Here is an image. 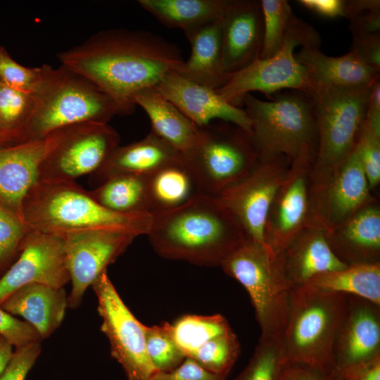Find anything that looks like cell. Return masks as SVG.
Instances as JSON below:
<instances>
[{
    "instance_id": "bcb514c9",
    "label": "cell",
    "mask_w": 380,
    "mask_h": 380,
    "mask_svg": "<svg viewBox=\"0 0 380 380\" xmlns=\"http://www.w3.org/2000/svg\"><path fill=\"white\" fill-rule=\"evenodd\" d=\"M336 369H327L305 364L284 362L279 380H341Z\"/></svg>"
},
{
    "instance_id": "4dcf8cb0",
    "label": "cell",
    "mask_w": 380,
    "mask_h": 380,
    "mask_svg": "<svg viewBox=\"0 0 380 380\" xmlns=\"http://www.w3.org/2000/svg\"><path fill=\"white\" fill-rule=\"evenodd\" d=\"M305 284L328 292L360 297L380 305V262L348 265L315 277Z\"/></svg>"
},
{
    "instance_id": "5bb4252c",
    "label": "cell",
    "mask_w": 380,
    "mask_h": 380,
    "mask_svg": "<svg viewBox=\"0 0 380 380\" xmlns=\"http://www.w3.org/2000/svg\"><path fill=\"white\" fill-rule=\"evenodd\" d=\"M316 150L305 146L289 164L272 200L264 229L265 246L284 251L310 222V172Z\"/></svg>"
},
{
    "instance_id": "ab89813d",
    "label": "cell",
    "mask_w": 380,
    "mask_h": 380,
    "mask_svg": "<svg viewBox=\"0 0 380 380\" xmlns=\"http://www.w3.org/2000/svg\"><path fill=\"white\" fill-rule=\"evenodd\" d=\"M355 149L372 191L380 183V130L364 121Z\"/></svg>"
},
{
    "instance_id": "60d3db41",
    "label": "cell",
    "mask_w": 380,
    "mask_h": 380,
    "mask_svg": "<svg viewBox=\"0 0 380 380\" xmlns=\"http://www.w3.org/2000/svg\"><path fill=\"white\" fill-rule=\"evenodd\" d=\"M42 75V67L27 68L17 63L0 46V82L22 91L34 93L39 85Z\"/></svg>"
},
{
    "instance_id": "b9f144b4",
    "label": "cell",
    "mask_w": 380,
    "mask_h": 380,
    "mask_svg": "<svg viewBox=\"0 0 380 380\" xmlns=\"http://www.w3.org/2000/svg\"><path fill=\"white\" fill-rule=\"evenodd\" d=\"M344 17L350 20L352 36L380 33L379 0L346 1Z\"/></svg>"
},
{
    "instance_id": "d590c367",
    "label": "cell",
    "mask_w": 380,
    "mask_h": 380,
    "mask_svg": "<svg viewBox=\"0 0 380 380\" xmlns=\"http://www.w3.org/2000/svg\"><path fill=\"white\" fill-rule=\"evenodd\" d=\"M260 4L264 34L260 58L265 59L280 49L296 15L286 0H261Z\"/></svg>"
},
{
    "instance_id": "52a82bcc",
    "label": "cell",
    "mask_w": 380,
    "mask_h": 380,
    "mask_svg": "<svg viewBox=\"0 0 380 380\" xmlns=\"http://www.w3.org/2000/svg\"><path fill=\"white\" fill-rule=\"evenodd\" d=\"M220 267L248 293L260 338L281 340L293 287L281 272L276 255L265 245L246 238Z\"/></svg>"
},
{
    "instance_id": "f546056e",
    "label": "cell",
    "mask_w": 380,
    "mask_h": 380,
    "mask_svg": "<svg viewBox=\"0 0 380 380\" xmlns=\"http://www.w3.org/2000/svg\"><path fill=\"white\" fill-rule=\"evenodd\" d=\"M148 176L118 175L107 179L89 192L98 203L113 212L151 213Z\"/></svg>"
},
{
    "instance_id": "681fc988",
    "label": "cell",
    "mask_w": 380,
    "mask_h": 380,
    "mask_svg": "<svg viewBox=\"0 0 380 380\" xmlns=\"http://www.w3.org/2000/svg\"><path fill=\"white\" fill-rule=\"evenodd\" d=\"M365 121L371 127L380 130V81L372 85Z\"/></svg>"
},
{
    "instance_id": "6da1fadb",
    "label": "cell",
    "mask_w": 380,
    "mask_h": 380,
    "mask_svg": "<svg viewBox=\"0 0 380 380\" xmlns=\"http://www.w3.org/2000/svg\"><path fill=\"white\" fill-rule=\"evenodd\" d=\"M57 57L111 96L124 115L134 110L138 91L156 87L184 62L179 49L162 37L127 29L100 31Z\"/></svg>"
},
{
    "instance_id": "f1b7e54d",
    "label": "cell",
    "mask_w": 380,
    "mask_h": 380,
    "mask_svg": "<svg viewBox=\"0 0 380 380\" xmlns=\"http://www.w3.org/2000/svg\"><path fill=\"white\" fill-rule=\"evenodd\" d=\"M138 2L165 26L182 30L188 39L201 28L220 20L230 0H139Z\"/></svg>"
},
{
    "instance_id": "1f68e13d",
    "label": "cell",
    "mask_w": 380,
    "mask_h": 380,
    "mask_svg": "<svg viewBox=\"0 0 380 380\" xmlns=\"http://www.w3.org/2000/svg\"><path fill=\"white\" fill-rule=\"evenodd\" d=\"M151 213L175 209L201 194L184 160L148 176Z\"/></svg>"
},
{
    "instance_id": "d6a6232c",
    "label": "cell",
    "mask_w": 380,
    "mask_h": 380,
    "mask_svg": "<svg viewBox=\"0 0 380 380\" xmlns=\"http://www.w3.org/2000/svg\"><path fill=\"white\" fill-rule=\"evenodd\" d=\"M231 329L225 317L220 314L184 315L172 324L173 338L186 357L210 339Z\"/></svg>"
},
{
    "instance_id": "83f0119b",
    "label": "cell",
    "mask_w": 380,
    "mask_h": 380,
    "mask_svg": "<svg viewBox=\"0 0 380 380\" xmlns=\"http://www.w3.org/2000/svg\"><path fill=\"white\" fill-rule=\"evenodd\" d=\"M221 20L201 28L188 38L191 55L175 73L214 89L227 82L229 75L224 73L222 65Z\"/></svg>"
},
{
    "instance_id": "7bdbcfd3",
    "label": "cell",
    "mask_w": 380,
    "mask_h": 380,
    "mask_svg": "<svg viewBox=\"0 0 380 380\" xmlns=\"http://www.w3.org/2000/svg\"><path fill=\"white\" fill-rule=\"evenodd\" d=\"M0 336L4 337L15 349L42 340L29 323L15 318L1 307Z\"/></svg>"
},
{
    "instance_id": "277c9868",
    "label": "cell",
    "mask_w": 380,
    "mask_h": 380,
    "mask_svg": "<svg viewBox=\"0 0 380 380\" xmlns=\"http://www.w3.org/2000/svg\"><path fill=\"white\" fill-rule=\"evenodd\" d=\"M41 67L42 79L33 93V110L12 145L42 139L66 127L108 123L115 115H124L111 96L83 75L63 65Z\"/></svg>"
},
{
    "instance_id": "ba28073f",
    "label": "cell",
    "mask_w": 380,
    "mask_h": 380,
    "mask_svg": "<svg viewBox=\"0 0 380 380\" xmlns=\"http://www.w3.org/2000/svg\"><path fill=\"white\" fill-rule=\"evenodd\" d=\"M372 85L319 87L308 93L317 128L310 176L332 170L354 151L365 119Z\"/></svg>"
},
{
    "instance_id": "f5cc1de1",
    "label": "cell",
    "mask_w": 380,
    "mask_h": 380,
    "mask_svg": "<svg viewBox=\"0 0 380 380\" xmlns=\"http://www.w3.org/2000/svg\"><path fill=\"white\" fill-rule=\"evenodd\" d=\"M342 377V376H341ZM341 380H344L343 378H341Z\"/></svg>"
},
{
    "instance_id": "ffe728a7",
    "label": "cell",
    "mask_w": 380,
    "mask_h": 380,
    "mask_svg": "<svg viewBox=\"0 0 380 380\" xmlns=\"http://www.w3.org/2000/svg\"><path fill=\"white\" fill-rule=\"evenodd\" d=\"M222 65L230 75L260 58L263 43L260 1L230 0L221 20Z\"/></svg>"
},
{
    "instance_id": "3957f363",
    "label": "cell",
    "mask_w": 380,
    "mask_h": 380,
    "mask_svg": "<svg viewBox=\"0 0 380 380\" xmlns=\"http://www.w3.org/2000/svg\"><path fill=\"white\" fill-rule=\"evenodd\" d=\"M148 213L120 214L98 203L73 182H37L25 197L23 218L30 229L62 236L84 231L108 230L147 235Z\"/></svg>"
},
{
    "instance_id": "ee69618b",
    "label": "cell",
    "mask_w": 380,
    "mask_h": 380,
    "mask_svg": "<svg viewBox=\"0 0 380 380\" xmlns=\"http://www.w3.org/2000/svg\"><path fill=\"white\" fill-rule=\"evenodd\" d=\"M41 341L15 348L6 367L0 375V380H25L41 350Z\"/></svg>"
},
{
    "instance_id": "8992f818",
    "label": "cell",
    "mask_w": 380,
    "mask_h": 380,
    "mask_svg": "<svg viewBox=\"0 0 380 380\" xmlns=\"http://www.w3.org/2000/svg\"><path fill=\"white\" fill-rule=\"evenodd\" d=\"M270 101L246 94L242 103L251 121L248 133L260 160L286 157L291 163L305 146L317 150V128L310 95L293 90Z\"/></svg>"
},
{
    "instance_id": "9c48e42d",
    "label": "cell",
    "mask_w": 380,
    "mask_h": 380,
    "mask_svg": "<svg viewBox=\"0 0 380 380\" xmlns=\"http://www.w3.org/2000/svg\"><path fill=\"white\" fill-rule=\"evenodd\" d=\"M184 158L200 192L213 196L246 177L260 160L248 133L227 122L200 127Z\"/></svg>"
},
{
    "instance_id": "30bf717a",
    "label": "cell",
    "mask_w": 380,
    "mask_h": 380,
    "mask_svg": "<svg viewBox=\"0 0 380 380\" xmlns=\"http://www.w3.org/2000/svg\"><path fill=\"white\" fill-rule=\"evenodd\" d=\"M321 38L315 28L297 16L292 22L280 49L272 56L258 58L245 68L229 75L216 91L229 103L237 106L253 91L271 100L284 89L311 93L314 91L306 69L296 58L294 49H319Z\"/></svg>"
},
{
    "instance_id": "c3c4849f",
    "label": "cell",
    "mask_w": 380,
    "mask_h": 380,
    "mask_svg": "<svg viewBox=\"0 0 380 380\" xmlns=\"http://www.w3.org/2000/svg\"><path fill=\"white\" fill-rule=\"evenodd\" d=\"M298 2L307 9L326 18L344 16L346 1L300 0Z\"/></svg>"
},
{
    "instance_id": "44dd1931",
    "label": "cell",
    "mask_w": 380,
    "mask_h": 380,
    "mask_svg": "<svg viewBox=\"0 0 380 380\" xmlns=\"http://www.w3.org/2000/svg\"><path fill=\"white\" fill-rule=\"evenodd\" d=\"M155 88L198 127L218 119L248 133L251 131V121L245 110L229 103L213 88L188 80L175 72L166 75Z\"/></svg>"
},
{
    "instance_id": "f907efd6",
    "label": "cell",
    "mask_w": 380,
    "mask_h": 380,
    "mask_svg": "<svg viewBox=\"0 0 380 380\" xmlns=\"http://www.w3.org/2000/svg\"><path fill=\"white\" fill-rule=\"evenodd\" d=\"M341 376L344 380H380V358Z\"/></svg>"
},
{
    "instance_id": "8fae6325",
    "label": "cell",
    "mask_w": 380,
    "mask_h": 380,
    "mask_svg": "<svg viewBox=\"0 0 380 380\" xmlns=\"http://www.w3.org/2000/svg\"><path fill=\"white\" fill-rule=\"evenodd\" d=\"M91 286L102 318L101 329L108 339L111 355L122 367L127 380H146L157 370L146 353L145 325L126 306L107 270Z\"/></svg>"
},
{
    "instance_id": "484cf974",
    "label": "cell",
    "mask_w": 380,
    "mask_h": 380,
    "mask_svg": "<svg viewBox=\"0 0 380 380\" xmlns=\"http://www.w3.org/2000/svg\"><path fill=\"white\" fill-rule=\"evenodd\" d=\"M306 69L314 89L319 87L370 86L379 79V72L350 51L338 57L329 56L319 49L302 48L295 53Z\"/></svg>"
},
{
    "instance_id": "2e32d148",
    "label": "cell",
    "mask_w": 380,
    "mask_h": 380,
    "mask_svg": "<svg viewBox=\"0 0 380 380\" xmlns=\"http://www.w3.org/2000/svg\"><path fill=\"white\" fill-rule=\"evenodd\" d=\"M66 263L72 283L68 306L77 308L87 289L114 262L137 237L119 231L94 230L66 234Z\"/></svg>"
},
{
    "instance_id": "8d00e7d4",
    "label": "cell",
    "mask_w": 380,
    "mask_h": 380,
    "mask_svg": "<svg viewBox=\"0 0 380 380\" xmlns=\"http://www.w3.org/2000/svg\"><path fill=\"white\" fill-rule=\"evenodd\" d=\"M146 350L157 371H170L182 363L186 357L172 335V324L144 326Z\"/></svg>"
},
{
    "instance_id": "5b68a950",
    "label": "cell",
    "mask_w": 380,
    "mask_h": 380,
    "mask_svg": "<svg viewBox=\"0 0 380 380\" xmlns=\"http://www.w3.org/2000/svg\"><path fill=\"white\" fill-rule=\"evenodd\" d=\"M347 303L348 295L343 293L307 284L294 286L281 338L285 362L335 369L334 343Z\"/></svg>"
},
{
    "instance_id": "816d5d0a",
    "label": "cell",
    "mask_w": 380,
    "mask_h": 380,
    "mask_svg": "<svg viewBox=\"0 0 380 380\" xmlns=\"http://www.w3.org/2000/svg\"><path fill=\"white\" fill-rule=\"evenodd\" d=\"M13 353V346L0 336V375L6 367Z\"/></svg>"
},
{
    "instance_id": "e575fe53",
    "label": "cell",
    "mask_w": 380,
    "mask_h": 380,
    "mask_svg": "<svg viewBox=\"0 0 380 380\" xmlns=\"http://www.w3.org/2000/svg\"><path fill=\"white\" fill-rule=\"evenodd\" d=\"M241 350L236 335L231 329L210 339L189 357L204 369L227 378Z\"/></svg>"
},
{
    "instance_id": "e0dca14e",
    "label": "cell",
    "mask_w": 380,
    "mask_h": 380,
    "mask_svg": "<svg viewBox=\"0 0 380 380\" xmlns=\"http://www.w3.org/2000/svg\"><path fill=\"white\" fill-rule=\"evenodd\" d=\"M69 281L63 239L30 229L22 243L18 259L0 277V305L25 284L63 288Z\"/></svg>"
},
{
    "instance_id": "7a4b0ae2",
    "label": "cell",
    "mask_w": 380,
    "mask_h": 380,
    "mask_svg": "<svg viewBox=\"0 0 380 380\" xmlns=\"http://www.w3.org/2000/svg\"><path fill=\"white\" fill-rule=\"evenodd\" d=\"M147 234L161 257L200 266H220L246 236L217 196L198 194L173 210L152 214Z\"/></svg>"
},
{
    "instance_id": "d6986e66",
    "label": "cell",
    "mask_w": 380,
    "mask_h": 380,
    "mask_svg": "<svg viewBox=\"0 0 380 380\" xmlns=\"http://www.w3.org/2000/svg\"><path fill=\"white\" fill-rule=\"evenodd\" d=\"M68 128L38 140L0 147V204L23 220V202L38 182L41 164Z\"/></svg>"
},
{
    "instance_id": "836d02e7",
    "label": "cell",
    "mask_w": 380,
    "mask_h": 380,
    "mask_svg": "<svg viewBox=\"0 0 380 380\" xmlns=\"http://www.w3.org/2000/svg\"><path fill=\"white\" fill-rule=\"evenodd\" d=\"M34 105L33 93L10 87L0 82V147L13 144L30 118Z\"/></svg>"
},
{
    "instance_id": "4fadbf2b",
    "label": "cell",
    "mask_w": 380,
    "mask_h": 380,
    "mask_svg": "<svg viewBox=\"0 0 380 380\" xmlns=\"http://www.w3.org/2000/svg\"><path fill=\"white\" fill-rule=\"evenodd\" d=\"M108 123L83 122L68 127L39 167L38 182H73L95 172L120 145Z\"/></svg>"
},
{
    "instance_id": "74e56055",
    "label": "cell",
    "mask_w": 380,
    "mask_h": 380,
    "mask_svg": "<svg viewBox=\"0 0 380 380\" xmlns=\"http://www.w3.org/2000/svg\"><path fill=\"white\" fill-rule=\"evenodd\" d=\"M284 362L281 340L260 337L248 365L234 380H279Z\"/></svg>"
},
{
    "instance_id": "ac0fdd59",
    "label": "cell",
    "mask_w": 380,
    "mask_h": 380,
    "mask_svg": "<svg viewBox=\"0 0 380 380\" xmlns=\"http://www.w3.org/2000/svg\"><path fill=\"white\" fill-rule=\"evenodd\" d=\"M380 358V305L348 295L346 310L333 348L335 369L341 375Z\"/></svg>"
},
{
    "instance_id": "f6af8a7d",
    "label": "cell",
    "mask_w": 380,
    "mask_h": 380,
    "mask_svg": "<svg viewBox=\"0 0 380 380\" xmlns=\"http://www.w3.org/2000/svg\"><path fill=\"white\" fill-rule=\"evenodd\" d=\"M146 380H226L225 377L213 374L189 357L177 367L167 372L156 371Z\"/></svg>"
},
{
    "instance_id": "7c38bea8",
    "label": "cell",
    "mask_w": 380,
    "mask_h": 380,
    "mask_svg": "<svg viewBox=\"0 0 380 380\" xmlns=\"http://www.w3.org/2000/svg\"><path fill=\"white\" fill-rule=\"evenodd\" d=\"M310 179L309 225L325 231L374 199L355 148L340 165Z\"/></svg>"
},
{
    "instance_id": "9a60e30c",
    "label": "cell",
    "mask_w": 380,
    "mask_h": 380,
    "mask_svg": "<svg viewBox=\"0 0 380 380\" xmlns=\"http://www.w3.org/2000/svg\"><path fill=\"white\" fill-rule=\"evenodd\" d=\"M289 164L284 156L260 160L246 177L217 196L247 239L265 245L264 229L268 211Z\"/></svg>"
},
{
    "instance_id": "cb8c5ba5",
    "label": "cell",
    "mask_w": 380,
    "mask_h": 380,
    "mask_svg": "<svg viewBox=\"0 0 380 380\" xmlns=\"http://www.w3.org/2000/svg\"><path fill=\"white\" fill-rule=\"evenodd\" d=\"M276 258L281 272L293 287L304 284L322 274L348 266L332 251L325 230L314 225L305 227Z\"/></svg>"
},
{
    "instance_id": "7dc6e473",
    "label": "cell",
    "mask_w": 380,
    "mask_h": 380,
    "mask_svg": "<svg viewBox=\"0 0 380 380\" xmlns=\"http://www.w3.org/2000/svg\"><path fill=\"white\" fill-rule=\"evenodd\" d=\"M350 51L380 72V33L353 36Z\"/></svg>"
},
{
    "instance_id": "7402d4cb",
    "label": "cell",
    "mask_w": 380,
    "mask_h": 380,
    "mask_svg": "<svg viewBox=\"0 0 380 380\" xmlns=\"http://www.w3.org/2000/svg\"><path fill=\"white\" fill-rule=\"evenodd\" d=\"M336 256L347 265L380 262V207L368 203L341 224L325 231Z\"/></svg>"
},
{
    "instance_id": "f35d334b",
    "label": "cell",
    "mask_w": 380,
    "mask_h": 380,
    "mask_svg": "<svg viewBox=\"0 0 380 380\" xmlns=\"http://www.w3.org/2000/svg\"><path fill=\"white\" fill-rule=\"evenodd\" d=\"M30 230L22 218L0 204V270L20 253Z\"/></svg>"
},
{
    "instance_id": "603a6c76",
    "label": "cell",
    "mask_w": 380,
    "mask_h": 380,
    "mask_svg": "<svg viewBox=\"0 0 380 380\" xmlns=\"http://www.w3.org/2000/svg\"><path fill=\"white\" fill-rule=\"evenodd\" d=\"M184 160V155L150 132L141 140L118 146L102 165L89 175V184L96 186L107 179L122 174L151 175Z\"/></svg>"
},
{
    "instance_id": "4316f807",
    "label": "cell",
    "mask_w": 380,
    "mask_h": 380,
    "mask_svg": "<svg viewBox=\"0 0 380 380\" xmlns=\"http://www.w3.org/2000/svg\"><path fill=\"white\" fill-rule=\"evenodd\" d=\"M133 102L140 106L148 115L151 123V131L183 155L196 142L200 127L163 97L155 87L138 91L133 96Z\"/></svg>"
},
{
    "instance_id": "d4e9b609",
    "label": "cell",
    "mask_w": 380,
    "mask_h": 380,
    "mask_svg": "<svg viewBox=\"0 0 380 380\" xmlns=\"http://www.w3.org/2000/svg\"><path fill=\"white\" fill-rule=\"evenodd\" d=\"M68 306L63 288L35 283L18 288L0 305L11 315L22 317L42 339L49 337L60 327Z\"/></svg>"
}]
</instances>
